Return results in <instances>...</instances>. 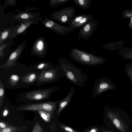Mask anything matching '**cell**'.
<instances>
[{"instance_id":"1","label":"cell","mask_w":132,"mask_h":132,"mask_svg":"<svg viewBox=\"0 0 132 132\" xmlns=\"http://www.w3.org/2000/svg\"><path fill=\"white\" fill-rule=\"evenodd\" d=\"M58 62L64 71L67 79L73 84L83 87L86 84L88 76L65 57L61 56Z\"/></svg>"},{"instance_id":"2","label":"cell","mask_w":132,"mask_h":132,"mask_svg":"<svg viewBox=\"0 0 132 132\" xmlns=\"http://www.w3.org/2000/svg\"><path fill=\"white\" fill-rule=\"evenodd\" d=\"M69 56L74 61L81 64L90 66L103 64L106 61V60L103 58L75 48L71 50Z\"/></svg>"},{"instance_id":"3","label":"cell","mask_w":132,"mask_h":132,"mask_svg":"<svg viewBox=\"0 0 132 132\" xmlns=\"http://www.w3.org/2000/svg\"><path fill=\"white\" fill-rule=\"evenodd\" d=\"M116 86L111 79L106 76L96 79L94 82L92 91V97L101 95L109 90H115Z\"/></svg>"},{"instance_id":"4","label":"cell","mask_w":132,"mask_h":132,"mask_svg":"<svg viewBox=\"0 0 132 132\" xmlns=\"http://www.w3.org/2000/svg\"><path fill=\"white\" fill-rule=\"evenodd\" d=\"M64 72L60 65L47 70H44L39 74L38 80L40 82H54L65 76Z\"/></svg>"},{"instance_id":"5","label":"cell","mask_w":132,"mask_h":132,"mask_svg":"<svg viewBox=\"0 0 132 132\" xmlns=\"http://www.w3.org/2000/svg\"><path fill=\"white\" fill-rule=\"evenodd\" d=\"M76 12L74 7L68 6L53 12L50 18L62 23L68 24L75 15Z\"/></svg>"},{"instance_id":"6","label":"cell","mask_w":132,"mask_h":132,"mask_svg":"<svg viewBox=\"0 0 132 132\" xmlns=\"http://www.w3.org/2000/svg\"><path fill=\"white\" fill-rule=\"evenodd\" d=\"M58 101L49 102L38 104L24 105L16 109L19 110L42 111H46L53 114V112L55 109Z\"/></svg>"},{"instance_id":"7","label":"cell","mask_w":132,"mask_h":132,"mask_svg":"<svg viewBox=\"0 0 132 132\" xmlns=\"http://www.w3.org/2000/svg\"><path fill=\"white\" fill-rule=\"evenodd\" d=\"M60 88L59 87H55L43 90L31 91L27 93L25 97L31 100H39L45 99L49 97L52 93Z\"/></svg>"},{"instance_id":"8","label":"cell","mask_w":132,"mask_h":132,"mask_svg":"<svg viewBox=\"0 0 132 132\" xmlns=\"http://www.w3.org/2000/svg\"><path fill=\"white\" fill-rule=\"evenodd\" d=\"M44 18V20L42 21L43 24L46 27L51 29L57 34L64 35L70 32L73 30L69 27L60 24L45 16Z\"/></svg>"},{"instance_id":"9","label":"cell","mask_w":132,"mask_h":132,"mask_svg":"<svg viewBox=\"0 0 132 132\" xmlns=\"http://www.w3.org/2000/svg\"><path fill=\"white\" fill-rule=\"evenodd\" d=\"M98 23L93 17L82 27L78 35V39L80 38L88 40L97 28Z\"/></svg>"},{"instance_id":"10","label":"cell","mask_w":132,"mask_h":132,"mask_svg":"<svg viewBox=\"0 0 132 132\" xmlns=\"http://www.w3.org/2000/svg\"><path fill=\"white\" fill-rule=\"evenodd\" d=\"M26 40L20 44L11 54L6 62L0 65V68L9 69L16 65V61L26 46Z\"/></svg>"},{"instance_id":"11","label":"cell","mask_w":132,"mask_h":132,"mask_svg":"<svg viewBox=\"0 0 132 132\" xmlns=\"http://www.w3.org/2000/svg\"><path fill=\"white\" fill-rule=\"evenodd\" d=\"M35 20H24L12 29L8 37L11 39L24 32L31 25L35 23Z\"/></svg>"},{"instance_id":"12","label":"cell","mask_w":132,"mask_h":132,"mask_svg":"<svg viewBox=\"0 0 132 132\" xmlns=\"http://www.w3.org/2000/svg\"><path fill=\"white\" fill-rule=\"evenodd\" d=\"M117 114L111 111H108L107 116L115 127L122 132H126V124L124 121L121 119Z\"/></svg>"},{"instance_id":"13","label":"cell","mask_w":132,"mask_h":132,"mask_svg":"<svg viewBox=\"0 0 132 132\" xmlns=\"http://www.w3.org/2000/svg\"><path fill=\"white\" fill-rule=\"evenodd\" d=\"M75 92V89L72 86L67 96L62 100L58 101L59 106L57 112L58 114L69 104Z\"/></svg>"},{"instance_id":"14","label":"cell","mask_w":132,"mask_h":132,"mask_svg":"<svg viewBox=\"0 0 132 132\" xmlns=\"http://www.w3.org/2000/svg\"><path fill=\"white\" fill-rule=\"evenodd\" d=\"M45 43L43 38L38 39L34 44L32 48L34 53L36 55L41 56L45 52Z\"/></svg>"},{"instance_id":"15","label":"cell","mask_w":132,"mask_h":132,"mask_svg":"<svg viewBox=\"0 0 132 132\" xmlns=\"http://www.w3.org/2000/svg\"><path fill=\"white\" fill-rule=\"evenodd\" d=\"M37 17V15L28 12H22L18 13L14 16V20L17 21L34 20Z\"/></svg>"},{"instance_id":"16","label":"cell","mask_w":132,"mask_h":132,"mask_svg":"<svg viewBox=\"0 0 132 132\" xmlns=\"http://www.w3.org/2000/svg\"><path fill=\"white\" fill-rule=\"evenodd\" d=\"M75 5L79 6L80 9L86 10L89 7L91 3V0H73Z\"/></svg>"},{"instance_id":"17","label":"cell","mask_w":132,"mask_h":132,"mask_svg":"<svg viewBox=\"0 0 132 132\" xmlns=\"http://www.w3.org/2000/svg\"><path fill=\"white\" fill-rule=\"evenodd\" d=\"M37 78L36 74L35 73H31L22 76V81L25 83H31L36 81Z\"/></svg>"},{"instance_id":"18","label":"cell","mask_w":132,"mask_h":132,"mask_svg":"<svg viewBox=\"0 0 132 132\" xmlns=\"http://www.w3.org/2000/svg\"><path fill=\"white\" fill-rule=\"evenodd\" d=\"M93 18L91 14H86V15L81 19L78 23L73 25L71 28L73 30L83 27L86 24L90 19Z\"/></svg>"},{"instance_id":"19","label":"cell","mask_w":132,"mask_h":132,"mask_svg":"<svg viewBox=\"0 0 132 132\" xmlns=\"http://www.w3.org/2000/svg\"><path fill=\"white\" fill-rule=\"evenodd\" d=\"M86 15V14H81L75 15L68 24V27L71 28L73 25L78 23Z\"/></svg>"},{"instance_id":"20","label":"cell","mask_w":132,"mask_h":132,"mask_svg":"<svg viewBox=\"0 0 132 132\" xmlns=\"http://www.w3.org/2000/svg\"><path fill=\"white\" fill-rule=\"evenodd\" d=\"M124 70L132 84V63L126 64L125 66Z\"/></svg>"},{"instance_id":"21","label":"cell","mask_w":132,"mask_h":132,"mask_svg":"<svg viewBox=\"0 0 132 132\" xmlns=\"http://www.w3.org/2000/svg\"><path fill=\"white\" fill-rule=\"evenodd\" d=\"M71 0H51L50 1V5L52 7L56 8L59 5L63 4Z\"/></svg>"},{"instance_id":"22","label":"cell","mask_w":132,"mask_h":132,"mask_svg":"<svg viewBox=\"0 0 132 132\" xmlns=\"http://www.w3.org/2000/svg\"><path fill=\"white\" fill-rule=\"evenodd\" d=\"M19 80V77L17 75L13 74L9 78V81L10 85L14 87L18 83Z\"/></svg>"},{"instance_id":"23","label":"cell","mask_w":132,"mask_h":132,"mask_svg":"<svg viewBox=\"0 0 132 132\" xmlns=\"http://www.w3.org/2000/svg\"><path fill=\"white\" fill-rule=\"evenodd\" d=\"M12 28H8L5 30L1 35L0 37V44L1 45L7 38H8Z\"/></svg>"},{"instance_id":"24","label":"cell","mask_w":132,"mask_h":132,"mask_svg":"<svg viewBox=\"0 0 132 132\" xmlns=\"http://www.w3.org/2000/svg\"><path fill=\"white\" fill-rule=\"evenodd\" d=\"M38 112L43 119L46 122H49L51 118V113L49 112L42 111H38Z\"/></svg>"},{"instance_id":"25","label":"cell","mask_w":132,"mask_h":132,"mask_svg":"<svg viewBox=\"0 0 132 132\" xmlns=\"http://www.w3.org/2000/svg\"><path fill=\"white\" fill-rule=\"evenodd\" d=\"M5 93V88L1 79H0V109L3 103Z\"/></svg>"},{"instance_id":"26","label":"cell","mask_w":132,"mask_h":132,"mask_svg":"<svg viewBox=\"0 0 132 132\" xmlns=\"http://www.w3.org/2000/svg\"><path fill=\"white\" fill-rule=\"evenodd\" d=\"M53 65H50L46 63H42L38 64L36 67V68L39 70L47 69L51 68V66Z\"/></svg>"},{"instance_id":"27","label":"cell","mask_w":132,"mask_h":132,"mask_svg":"<svg viewBox=\"0 0 132 132\" xmlns=\"http://www.w3.org/2000/svg\"><path fill=\"white\" fill-rule=\"evenodd\" d=\"M16 128L12 126H9L3 129H0V132H15Z\"/></svg>"},{"instance_id":"28","label":"cell","mask_w":132,"mask_h":132,"mask_svg":"<svg viewBox=\"0 0 132 132\" xmlns=\"http://www.w3.org/2000/svg\"><path fill=\"white\" fill-rule=\"evenodd\" d=\"M32 132H43V129L38 121L36 122Z\"/></svg>"},{"instance_id":"29","label":"cell","mask_w":132,"mask_h":132,"mask_svg":"<svg viewBox=\"0 0 132 132\" xmlns=\"http://www.w3.org/2000/svg\"><path fill=\"white\" fill-rule=\"evenodd\" d=\"M60 127L62 129L68 132H76L70 127L61 124Z\"/></svg>"},{"instance_id":"30","label":"cell","mask_w":132,"mask_h":132,"mask_svg":"<svg viewBox=\"0 0 132 132\" xmlns=\"http://www.w3.org/2000/svg\"><path fill=\"white\" fill-rule=\"evenodd\" d=\"M8 45L6 44H3L1 45L0 47V57H3L4 55L3 50L7 47Z\"/></svg>"},{"instance_id":"31","label":"cell","mask_w":132,"mask_h":132,"mask_svg":"<svg viewBox=\"0 0 132 132\" xmlns=\"http://www.w3.org/2000/svg\"><path fill=\"white\" fill-rule=\"evenodd\" d=\"M0 129H3L6 127L7 126L4 123L2 122H0Z\"/></svg>"},{"instance_id":"32","label":"cell","mask_w":132,"mask_h":132,"mask_svg":"<svg viewBox=\"0 0 132 132\" xmlns=\"http://www.w3.org/2000/svg\"><path fill=\"white\" fill-rule=\"evenodd\" d=\"M9 113V111L7 109H5L3 112V116L6 117L8 114Z\"/></svg>"},{"instance_id":"33","label":"cell","mask_w":132,"mask_h":132,"mask_svg":"<svg viewBox=\"0 0 132 132\" xmlns=\"http://www.w3.org/2000/svg\"><path fill=\"white\" fill-rule=\"evenodd\" d=\"M98 129L96 128H94L89 130L88 132H97Z\"/></svg>"},{"instance_id":"34","label":"cell","mask_w":132,"mask_h":132,"mask_svg":"<svg viewBox=\"0 0 132 132\" xmlns=\"http://www.w3.org/2000/svg\"><path fill=\"white\" fill-rule=\"evenodd\" d=\"M127 15V16L128 17L130 18L131 20L130 21V26H132V17Z\"/></svg>"},{"instance_id":"35","label":"cell","mask_w":132,"mask_h":132,"mask_svg":"<svg viewBox=\"0 0 132 132\" xmlns=\"http://www.w3.org/2000/svg\"><path fill=\"white\" fill-rule=\"evenodd\" d=\"M103 132H108L106 130H104Z\"/></svg>"},{"instance_id":"36","label":"cell","mask_w":132,"mask_h":132,"mask_svg":"<svg viewBox=\"0 0 132 132\" xmlns=\"http://www.w3.org/2000/svg\"><path fill=\"white\" fill-rule=\"evenodd\" d=\"M107 131L108 132H113L110 131Z\"/></svg>"}]
</instances>
